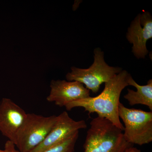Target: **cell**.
Masks as SVG:
<instances>
[{
  "instance_id": "obj_11",
  "label": "cell",
  "mask_w": 152,
  "mask_h": 152,
  "mask_svg": "<svg viewBox=\"0 0 152 152\" xmlns=\"http://www.w3.org/2000/svg\"><path fill=\"white\" fill-rule=\"evenodd\" d=\"M79 133V131H77L64 141L43 152H74Z\"/></svg>"
},
{
  "instance_id": "obj_12",
  "label": "cell",
  "mask_w": 152,
  "mask_h": 152,
  "mask_svg": "<svg viewBox=\"0 0 152 152\" xmlns=\"http://www.w3.org/2000/svg\"><path fill=\"white\" fill-rule=\"evenodd\" d=\"M15 147L12 142L8 140L5 144L4 149H0V152H20L15 148Z\"/></svg>"
},
{
  "instance_id": "obj_7",
  "label": "cell",
  "mask_w": 152,
  "mask_h": 152,
  "mask_svg": "<svg viewBox=\"0 0 152 152\" xmlns=\"http://www.w3.org/2000/svg\"><path fill=\"white\" fill-rule=\"evenodd\" d=\"M152 38V18L148 12L139 14L131 23L126 38L133 44L132 53L137 58H144L148 53L146 43Z\"/></svg>"
},
{
  "instance_id": "obj_10",
  "label": "cell",
  "mask_w": 152,
  "mask_h": 152,
  "mask_svg": "<svg viewBox=\"0 0 152 152\" xmlns=\"http://www.w3.org/2000/svg\"><path fill=\"white\" fill-rule=\"evenodd\" d=\"M129 86L135 87L137 91L128 89V93L124 96L130 105L142 104L147 106L152 111V80H149L148 84L140 86L137 83L131 75L128 80Z\"/></svg>"
},
{
  "instance_id": "obj_8",
  "label": "cell",
  "mask_w": 152,
  "mask_h": 152,
  "mask_svg": "<svg viewBox=\"0 0 152 152\" xmlns=\"http://www.w3.org/2000/svg\"><path fill=\"white\" fill-rule=\"evenodd\" d=\"M50 88V91L47 100L54 102L60 107H65L74 101L90 97L89 90L78 82L52 80Z\"/></svg>"
},
{
  "instance_id": "obj_4",
  "label": "cell",
  "mask_w": 152,
  "mask_h": 152,
  "mask_svg": "<svg viewBox=\"0 0 152 152\" xmlns=\"http://www.w3.org/2000/svg\"><path fill=\"white\" fill-rule=\"evenodd\" d=\"M119 117L125 125V140L129 143L142 145L152 141V112L129 109L120 102Z\"/></svg>"
},
{
  "instance_id": "obj_9",
  "label": "cell",
  "mask_w": 152,
  "mask_h": 152,
  "mask_svg": "<svg viewBox=\"0 0 152 152\" xmlns=\"http://www.w3.org/2000/svg\"><path fill=\"white\" fill-rule=\"evenodd\" d=\"M27 113L10 99L3 98L0 102V132L14 143Z\"/></svg>"
},
{
  "instance_id": "obj_1",
  "label": "cell",
  "mask_w": 152,
  "mask_h": 152,
  "mask_svg": "<svg viewBox=\"0 0 152 152\" xmlns=\"http://www.w3.org/2000/svg\"><path fill=\"white\" fill-rule=\"evenodd\" d=\"M130 75L126 71H122L105 83L104 88L99 95L72 102L65 106L66 110L70 111L78 107L84 108L89 114L96 113L98 116L108 120L124 131V127L119 117L120 98L123 90L129 86L128 80Z\"/></svg>"
},
{
  "instance_id": "obj_2",
  "label": "cell",
  "mask_w": 152,
  "mask_h": 152,
  "mask_svg": "<svg viewBox=\"0 0 152 152\" xmlns=\"http://www.w3.org/2000/svg\"><path fill=\"white\" fill-rule=\"evenodd\" d=\"M90 125L83 145L84 152H125L133 147L125 140L123 131L108 120L98 116Z\"/></svg>"
},
{
  "instance_id": "obj_5",
  "label": "cell",
  "mask_w": 152,
  "mask_h": 152,
  "mask_svg": "<svg viewBox=\"0 0 152 152\" xmlns=\"http://www.w3.org/2000/svg\"><path fill=\"white\" fill-rule=\"evenodd\" d=\"M57 116L27 113L14 143L19 152H29L42 142L54 125Z\"/></svg>"
},
{
  "instance_id": "obj_13",
  "label": "cell",
  "mask_w": 152,
  "mask_h": 152,
  "mask_svg": "<svg viewBox=\"0 0 152 152\" xmlns=\"http://www.w3.org/2000/svg\"><path fill=\"white\" fill-rule=\"evenodd\" d=\"M125 152H141V151L136 148L132 147L128 148L125 151Z\"/></svg>"
},
{
  "instance_id": "obj_3",
  "label": "cell",
  "mask_w": 152,
  "mask_h": 152,
  "mask_svg": "<svg viewBox=\"0 0 152 152\" xmlns=\"http://www.w3.org/2000/svg\"><path fill=\"white\" fill-rule=\"evenodd\" d=\"M94 54V62L89 68L72 67L71 72L67 74L66 77L68 81L80 82L88 90L97 93L103 83L108 82L123 70L118 67L109 66L105 61L104 52L100 48L95 49Z\"/></svg>"
},
{
  "instance_id": "obj_6",
  "label": "cell",
  "mask_w": 152,
  "mask_h": 152,
  "mask_svg": "<svg viewBox=\"0 0 152 152\" xmlns=\"http://www.w3.org/2000/svg\"><path fill=\"white\" fill-rule=\"evenodd\" d=\"M87 125L83 120L75 121L64 111L57 116L56 120L46 137L37 147L29 152H43L64 141Z\"/></svg>"
}]
</instances>
